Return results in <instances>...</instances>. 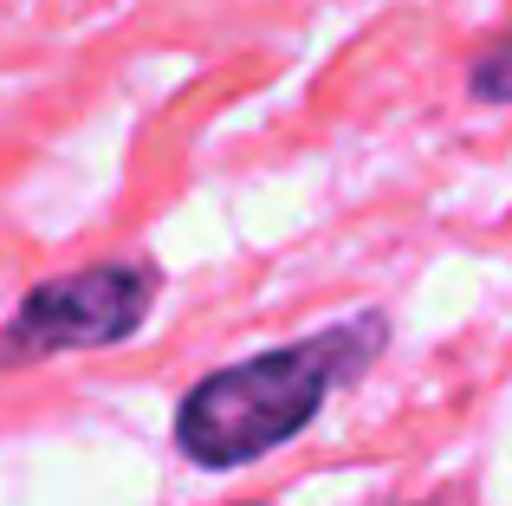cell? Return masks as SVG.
<instances>
[{"instance_id":"3957f363","label":"cell","mask_w":512,"mask_h":506,"mask_svg":"<svg viewBox=\"0 0 512 506\" xmlns=\"http://www.w3.org/2000/svg\"><path fill=\"white\" fill-rule=\"evenodd\" d=\"M467 85H474V98H487V104H512V33L480 52L474 72H467Z\"/></svg>"},{"instance_id":"7a4b0ae2","label":"cell","mask_w":512,"mask_h":506,"mask_svg":"<svg viewBox=\"0 0 512 506\" xmlns=\"http://www.w3.org/2000/svg\"><path fill=\"white\" fill-rule=\"evenodd\" d=\"M150 305H156V266H137V260H111V266L46 279L0 325V370L39 364V357H59V351L117 344L150 318Z\"/></svg>"},{"instance_id":"6da1fadb","label":"cell","mask_w":512,"mask_h":506,"mask_svg":"<svg viewBox=\"0 0 512 506\" xmlns=\"http://www.w3.org/2000/svg\"><path fill=\"white\" fill-rule=\"evenodd\" d=\"M383 318H350L331 325L305 344H279L247 364H227L214 377H201L175 409V442L195 468H240L260 461L266 448L292 442L305 422L325 409L331 383L357 377L376 351H383Z\"/></svg>"}]
</instances>
